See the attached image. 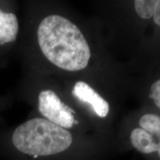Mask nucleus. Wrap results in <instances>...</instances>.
<instances>
[{
	"label": "nucleus",
	"instance_id": "1",
	"mask_svg": "<svg viewBox=\"0 0 160 160\" xmlns=\"http://www.w3.org/2000/svg\"><path fill=\"white\" fill-rule=\"evenodd\" d=\"M74 140L69 130L42 117L16 127L0 120V157L6 160H67Z\"/></svg>",
	"mask_w": 160,
	"mask_h": 160
},
{
	"label": "nucleus",
	"instance_id": "2",
	"mask_svg": "<svg viewBox=\"0 0 160 160\" xmlns=\"http://www.w3.org/2000/svg\"><path fill=\"white\" fill-rule=\"evenodd\" d=\"M37 45L42 57L57 68L78 71L91 58L88 43L79 28L59 14L44 17L36 28Z\"/></svg>",
	"mask_w": 160,
	"mask_h": 160
},
{
	"label": "nucleus",
	"instance_id": "3",
	"mask_svg": "<svg viewBox=\"0 0 160 160\" xmlns=\"http://www.w3.org/2000/svg\"><path fill=\"white\" fill-rule=\"evenodd\" d=\"M37 109L43 119L56 125L69 130L78 125L75 111L64 102L54 90L45 88L37 94Z\"/></svg>",
	"mask_w": 160,
	"mask_h": 160
},
{
	"label": "nucleus",
	"instance_id": "4",
	"mask_svg": "<svg viewBox=\"0 0 160 160\" xmlns=\"http://www.w3.org/2000/svg\"><path fill=\"white\" fill-rule=\"evenodd\" d=\"M20 31L19 20L14 2L0 1V68L8 62L17 45Z\"/></svg>",
	"mask_w": 160,
	"mask_h": 160
},
{
	"label": "nucleus",
	"instance_id": "5",
	"mask_svg": "<svg viewBox=\"0 0 160 160\" xmlns=\"http://www.w3.org/2000/svg\"><path fill=\"white\" fill-rule=\"evenodd\" d=\"M72 95L79 101L89 104L98 117L105 118L108 114V102L85 82L79 81L75 84L72 90Z\"/></svg>",
	"mask_w": 160,
	"mask_h": 160
},
{
	"label": "nucleus",
	"instance_id": "6",
	"mask_svg": "<svg viewBox=\"0 0 160 160\" xmlns=\"http://www.w3.org/2000/svg\"><path fill=\"white\" fill-rule=\"evenodd\" d=\"M130 140L133 148L145 155L157 153L160 139L148 133L141 128H137L131 131Z\"/></svg>",
	"mask_w": 160,
	"mask_h": 160
},
{
	"label": "nucleus",
	"instance_id": "7",
	"mask_svg": "<svg viewBox=\"0 0 160 160\" xmlns=\"http://www.w3.org/2000/svg\"><path fill=\"white\" fill-rule=\"evenodd\" d=\"M139 128L160 139V116L148 113L140 118Z\"/></svg>",
	"mask_w": 160,
	"mask_h": 160
},
{
	"label": "nucleus",
	"instance_id": "8",
	"mask_svg": "<svg viewBox=\"0 0 160 160\" xmlns=\"http://www.w3.org/2000/svg\"><path fill=\"white\" fill-rule=\"evenodd\" d=\"M157 0H136L134 7L136 12L142 19H148L153 17Z\"/></svg>",
	"mask_w": 160,
	"mask_h": 160
},
{
	"label": "nucleus",
	"instance_id": "9",
	"mask_svg": "<svg viewBox=\"0 0 160 160\" xmlns=\"http://www.w3.org/2000/svg\"><path fill=\"white\" fill-rule=\"evenodd\" d=\"M149 97L153 99L156 106L160 109V79L152 84Z\"/></svg>",
	"mask_w": 160,
	"mask_h": 160
},
{
	"label": "nucleus",
	"instance_id": "10",
	"mask_svg": "<svg viewBox=\"0 0 160 160\" xmlns=\"http://www.w3.org/2000/svg\"><path fill=\"white\" fill-rule=\"evenodd\" d=\"M153 18L154 22L157 25L160 26V0H157Z\"/></svg>",
	"mask_w": 160,
	"mask_h": 160
},
{
	"label": "nucleus",
	"instance_id": "11",
	"mask_svg": "<svg viewBox=\"0 0 160 160\" xmlns=\"http://www.w3.org/2000/svg\"><path fill=\"white\" fill-rule=\"evenodd\" d=\"M157 153H158V155H159V157L160 158V142H159V148H158Z\"/></svg>",
	"mask_w": 160,
	"mask_h": 160
},
{
	"label": "nucleus",
	"instance_id": "12",
	"mask_svg": "<svg viewBox=\"0 0 160 160\" xmlns=\"http://www.w3.org/2000/svg\"><path fill=\"white\" fill-rule=\"evenodd\" d=\"M1 119H2V118H1V117H0V120H1Z\"/></svg>",
	"mask_w": 160,
	"mask_h": 160
}]
</instances>
